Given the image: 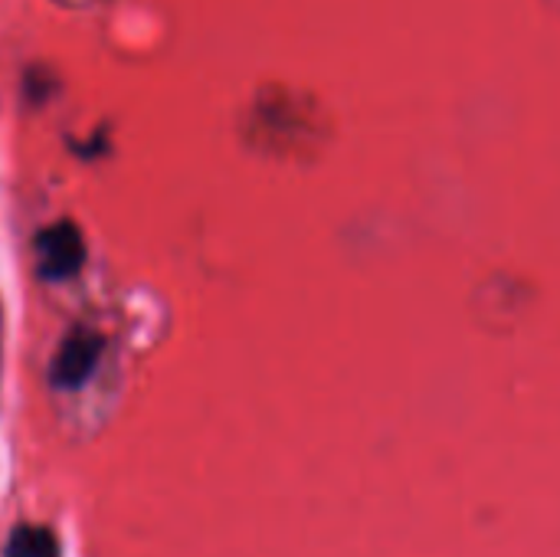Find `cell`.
<instances>
[{
	"label": "cell",
	"instance_id": "3",
	"mask_svg": "<svg viewBox=\"0 0 560 557\" xmlns=\"http://www.w3.org/2000/svg\"><path fill=\"white\" fill-rule=\"evenodd\" d=\"M3 557H62V548H59V538H56L52 529L20 522L7 535Z\"/></svg>",
	"mask_w": 560,
	"mask_h": 557
},
{
	"label": "cell",
	"instance_id": "2",
	"mask_svg": "<svg viewBox=\"0 0 560 557\" xmlns=\"http://www.w3.org/2000/svg\"><path fill=\"white\" fill-rule=\"evenodd\" d=\"M36 266H39V276L49 279V282H66L72 276L82 272L85 266V236L79 230V223L72 220H59L46 230L36 233Z\"/></svg>",
	"mask_w": 560,
	"mask_h": 557
},
{
	"label": "cell",
	"instance_id": "1",
	"mask_svg": "<svg viewBox=\"0 0 560 557\" xmlns=\"http://www.w3.org/2000/svg\"><path fill=\"white\" fill-rule=\"evenodd\" d=\"M105 351V338L95 328L75 325L56 348L49 361V384L56 391H79L95 374Z\"/></svg>",
	"mask_w": 560,
	"mask_h": 557
}]
</instances>
